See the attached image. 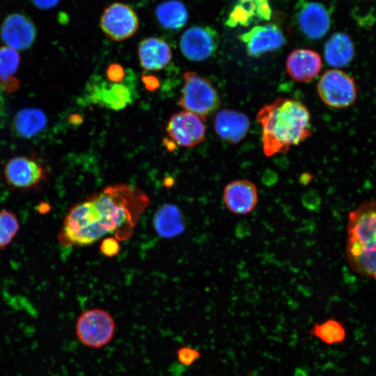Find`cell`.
Segmentation results:
<instances>
[{
	"label": "cell",
	"instance_id": "cell-1",
	"mask_svg": "<svg viewBox=\"0 0 376 376\" xmlns=\"http://www.w3.org/2000/svg\"><path fill=\"white\" fill-rule=\"evenodd\" d=\"M148 203V197L136 187L109 186L72 206L63 220L58 241L63 246H86L109 235L126 240Z\"/></svg>",
	"mask_w": 376,
	"mask_h": 376
},
{
	"label": "cell",
	"instance_id": "cell-2",
	"mask_svg": "<svg viewBox=\"0 0 376 376\" xmlns=\"http://www.w3.org/2000/svg\"><path fill=\"white\" fill-rule=\"evenodd\" d=\"M256 119L261 127L262 146L267 157L285 154L290 147L312 134L310 113L295 100L278 98L261 107Z\"/></svg>",
	"mask_w": 376,
	"mask_h": 376
},
{
	"label": "cell",
	"instance_id": "cell-3",
	"mask_svg": "<svg viewBox=\"0 0 376 376\" xmlns=\"http://www.w3.org/2000/svg\"><path fill=\"white\" fill-rule=\"evenodd\" d=\"M345 254L354 272L376 280V199L349 213Z\"/></svg>",
	"mask_w": 376,
	"mask_h": 376
},
{
	"label": "cell",
	"instance_id": "cell-4",
	"mask_svg": "<svg viewBox=\"0 0 376 376\" xmlns=\"http://www.w3.org/2000/svg\"><path fill=\"white\" fill-rule=\"evenodd\" d=\"M178 105L203 120L219 107V95L210 81L196 72H185Z\"/></svg>",
	"mask_w": 376,
	"mask_h": 376
},
{
	"label": "cell",
	"instance_id": "cell-5",
	"mask_svg": "<svg viewBox=\"0 0 376 376\" xmlns=\"http://www.w3.org/2000/svg\"><path fill=\"white\" fill-rule=\"evenodd\" d=\"M3 173L10 187L24 190L40 187L49 175L47 165L33 152L10 157L4 164Z\"/></svg>",
	"mask_w": 376,
	"mask_h": 376
},
{
	"label": "cell",
	"instance_id": "cell-6",
	"mask_svg": "<svg viewBox=\"0 0 376 376\" xmlns=\"http://www.w3.org/2000/svg\"><path fill=\"white\" fill-rule=\"evenodd\" d=\"M317 91L321 100L334 109L347 108L357 97L354 79L338 68L327 70L323 73L318 81Z\"/></svg>",
	"mask_w": 376,
	"mask_h": 376
},
{
	"label": "cell",
	"instance_id": "cell-7",
	"mask_svg": "<svg viewBox=\"0 0 376 376\" xmlns=\"http://www.w3.org/2000/svg\"><path fill=\"white\" fill-rule=\"evenodd\" d=\"M116 324L112 316L100 308H91L78 318L75 333L84 345L91 348H101L112 340Z\"/></svg>",
	"mask_w": 376,
	"mask_h": 376
},
{
	"label": "cell",
	"instance_id": "cell-8",
	"mask_svg": "<svg viewBox=\"0 0 376 376\" xmlns=\"http://www.w3.org/2000/svg\"><path fill=\"white\" fill-rule=\"evenodd\" d=\"M139 18L129 5L115 2L107 7L100 18V28L110 39L121 41L132 36L139 28Z\"/></svg>",
	"mask_w": 376,
	"mask_h": 376
},
{
	"label": "cell",
	"instance_id": "cell-9",
	"mask_svg": "<svg viewBox=\"0 0 376 376\" xmlns=\"http://www.w3.org/2000/svg\"><path fill=\"white\" fill-rule=\"evenodd\" d=\"M217 31L210 26H192L182 35L180 47L189 61H203L210 58L219 44Z\"/></svg>",
	"mask_w": 376,
	"mask_h": 376
},
{
	"label": "cell",
	"instance_id": "cell-10",
	"mask_svg": "<svg viewBox=\"0 0 376 376\" xmlns=\"http://www.w3.org/2000/svg\"><path fill=\"white\" fill-rule=\"evenodd\" d=\"M166 132L177 145L194 147L205 140L206 129L203 120L185 110L174 113L168 121Z\"/></svg>",
	"mask_w": 376,
	"mask_h": 376
},
{
	"label": "cell",
	"instance_id": "cell-11",
	"mask_svg": "<svg viewBox=\"0 0 376 376\" xmlns=\"http://www.w3.org/2000/svg\"><path fill=\"white\" fill-rule=\"evenodd\" d=\"M37 29L33 22L26 15L13 13L8 15L0 28V38L6 45L15 50H25L34 43Z\"/></svg>",
	"mask_w": 376,
	"mask_h": 376
},
{
	"label": "cell",
	"instance_id": "cell-12",
	"mask_svg": "<svg viewBox=\"0 0 376 376\" xmlns=\"http://www.w3.org/2000/svg\"><path fill=\"white\" fill-rule=\"evenodd\" d=\"M296 10L298 25L306 36L318 40L327 33L331 19L328 10L322 4L300 0Z\"/></svg>",
	"mask_w": 376,
	"mask_h": 376
},
{
	"label": "cell",
	"instance_id": "cell-13",
	"mask_svg": "<svg viewBox=\"0 0 376 376\" xmlns=\"http://www.w3.org/2000/svg\"><path fill=\"white\" fill-rule=\"evenodd\" d=\"M245 45L249 56L259 57L267 52L276 50L285 42L282 31L275 24L256 26L239 36Z\"/></svg>",
	"mask_w": 376,
	"mask_h": 376
},
{
	"label": "cell",
	"instance_id": "cell-14",
	"mask_svg": "<svg viewBox=\"0 0 376 376\" xmlns=\"http://www.w3.org/2000/svg\"><path fill=\"white\" fill-rule=\"evenodd\" d=\"M258 194L253 182L245 179L228 183L223 191V201L230 212L237 215L251 213L258 203Z\"/></svg>",
	"mask_w": 376,
	"mask_h": 376
},
{
	"label": "cell",
	"instance_id": "cell-15",
	"mask_svg": "<svg viewBox=\"0 0 376 376\" xmlns=\"http://www.w3.org/2000/svg\"><path fill=\"white\" fill-rule=\"evenodd\" d=\"M322 63L320 54L312 49H296L286 60L289 76L298 82H309L320 73Z\"/></svg>",
	"mask_w": 376,
	"mask_h": 376
},
{
	"label": "cell",
	"instance_id": "cell-16",
	"mask_svg": "<svg viewBox=\"0 0 376 376\" xmlns=\"http://www.w3.org/2000/svg\"><path fill=\"white\" fill-rule=\"evenodd\" d=\"M271 15L269 0H237L225 24L230 28L248 26L253 23L267 21Z\"/></svg>",
	"mask_w": 376,
	"mask_h": 376
},
{
	"label": "cell",
	"instance_id": "cell-17",
	"mask_svg": "<svg viewBox=\"0 0 376 376\" xmlns=\"http://www.w3.org/2000/svg\"><path fill=\"white\" fill-rule=\"evenodd\" d=\"M213 123L217 135L224 141L232 144L240 142L246 136L250 127L246 115L232 109L219 111Z\"/></svg>",
	"mask_w": 376,
	"mask_h": 376
},
{
	"label": "cell",
	"instance_id": "cell-18",
	"mask_svg": "<svg viewBox=\"0 0 376 376\" xmlns=\"http://www.w3.org/2000/svg\"><path fill=\"white\" fill-rule=\"evenodd\" d=\"M138 54L141 67L147 70H159L172 58L169 45L160 38L149 37L141 40Z\"/></svg>",
	"mask_w": 376,
	"mask_h": 376
},
{
	"label": "cell",
	"instance_id": "cell-19",
	"mask_svg": "<svg viewBox=\"0 0 376 376\" xmlns=\"http://www.w3.org/2000/svg\"><path fill=\"white\" fill-rule=\"evenodd\" d=\"M47 125V116L41 109L26 107L15 113L12 122V130L17 136L31 139L44 131Z\"/></svg>",
	"mask_w": 376,
	"mask_h": 376
},
{
	"label": "cell",
	"instance_id": "cell-20",
	"mask_svg": "<svg viewBox=\"0 0 376 376\" xmlns=\"http://www.w3.org/2000/svg\"><path fill=\"white\" fill-rule=\"evenodd\" d=\"M153 226L162 237L173 238L185 230L184 220L180 209L173 204L165 203L155 213Z\"/></svg>",
	"mask_w": 376,
	"mask_h": 376
},
{
	"label": "cell",
	"instance_id": "cell-21",
	"mask_svg": "<svg viewBox=\"0 0 376 376\" xmlns=\"http://www.w3.org/2000/svg\"><path fill=\"white\" fill-rule=\"evenodd\" d=\"M354 56V46L350 36L343 32L331 35L324 45V58L328 64L338 68L347 65Z\"/></svg>",
	"mask_w": 376,
	"mask_h": 376
},
{
	"label": "cell",
	"instance_id": "cell-22",
	"mask_svg": "<svg viewBox=\"0 0 376 376\" xmlns=\"http://www.w3.org/2000/svg\"><path fill=\"white\" fill-rule=\"evenodd\" d=\"M20 61L17 50L8 46L0 47V88L6 93H15L19 88L16 73Z\"/></svg>",
	"mask_w": 376,
	"mask_h": 376
},
{
	"label": "cell",
	"instance_id": "cell-23",
	"mask_svg": "<svg viewBox=\"0 0 376 376\" xmlns=\"http://www.w3.org/2000/svg\"><path fill=\"white\" fill-rule=\"evenodd\" d=\"M131 93L124 84L98 86L94 87L91 99L95 103H100L114 110L125 107L131 102Z\"/></svg>",
	"mask_w": 376,
	"mask_h": 376
},
{
	"label": "cell",
	"instance_id": "cell-24",
	"mask_svg": "<svg viewBox=\"0 0 376 376\" xmlns=\"http://www.w3.org/2000/svg\"><path fill=\"white\" fill-rule=\"evenodd\" d=\"M155 15L159 23L169 30H178L187 22L188 12L178 0H167L157 5Z\"/></svg>",
	"mask_w": 376,
	"mask_h": 376
},
{
	"label": "cell",
	"instance_id": "cell-25",
	"mask_svg": "<svg viewBox=\"0 0 376 376\" xmlns=\"http://www.w3.org/2000/svg\"><path fill=\"white\" fill-rule=\"evenodd\" d=\"M308 333L327 345L341 343L346 336V330L343 324L334 318L315 324Z\"/></svg>",
	"mask_w": 376,
	"mask_h": 376
},
{
	"label": "cell",
	"instance_id": "cell-26",
	"mask_svg": "<svg viewBox=\"0 0 376 376\" xmlns=\"http://www.w3.org/2000/svg\"><path fill=\"white\" fill-rule=\"evenodd\" d=\"M19 229L17 216L13 212L0 211V249L6 248L14 239Z\"/></svg>",
	"mask_w": 376,
	"mask_h": 376
},
{
	"label": "cell",
	"instance_id": "cell-27",
	"mask_svg": "<svg viewBox=\"0 0 376 376\" xmlns=\"http://www.w3.org/2000/svg\"><path fill=\"white\" fill-rule=\"evenodd\" d=\"M179 361L185 366H190L200 358V352L190 347H182L178 350Z\"/></svg>",
	"mask_w": 376,
	"mask_h": 376
},
{
	"label": "cell",
	"instance_id": "cell-28",
	"mask_svg": "<svg viewBox=\"0 0 376 376\" xmlns=\"http://www.w3.org/2000/svg\"><path fill=\"white\" fill-rule=\"evenodd\" d=\"M120 246L118 240L112 237L104 238L100 245V251L104 255L108 257H113L117 255Z\"/></svg>",
	"mask_w": 376,
	"mask_h": 376
},
{
	"label": "cell",
	"instance_id": "cell-29",
	"mask_svg": "<svg viewBox=\"0 0 376 376\" xmlns=\"http://www.w3.org/2000/svg\"><path fill=\"white\" fill-rule=\"evenodd\" d=\"M303 205L309 210H316L320 205V198L314 192L306 193L301 198Z\"/></svg>",
	"mask_w": 376,
	"mask_h": 376
},
{
	"label": "cell",
	"instance_id": "cell-30",
	"mask_svg": "<svg viewBox=\"0 0 376 376\" xmlns=\"http://www.w3.org/2000/svg\"><path fill=\"white\" fill-rule=\"evenodd\" d=\"M107 76L111 81L118 83L121 81L125 76L123 67L116 63L110 65L107 71Z\"/></svg>",
	"mask_w": 376,
	"mask_h": 376
},
{
	"label": "cell",
	"instance_id": "cell-31",
	"mask_svg": "<svg viewBox=\"0 0 376 376\" xmlns=\"http://www.w3.org/2000/svg\"><path fill=\"white\" fill-rule=\"evenodd\" d=\"M33 3L40 9H49L56 6L60 0H31Z\"/></svg>",
	"mask_w": 376,
	"mask_h": 376
},
{
	"label": "cell",
	"instance_id": "cell-32",
	"mask_svg": "<svg viewBox=\"0 0 376 376\" xmlns=\"http://www.w3.org/2000/svg\"><path fill=\"white\" fill-rule=\"evenodd\" d=\"M143 81L149 90H154L159 86L158 81L152 76H145L143 77Z\"/></svg>",
	"mask_w": 376,
	"mask_h": 376
},
{
	"label": "cell",
	"instance_id": "cell-33",
	"mask_svg": "<svg viewBox=\"0 0 376 376\" xmlns=\"http://www.w3.org/2000/svg\"><path fill=\"white\" fill-rule=\"evenodd\" d=\"M1 105H2V102H1V100L0 98V107H1Z\"/></svg>",
	"mask_w": 376,
	"mask_h": 376
}]
</instances>
